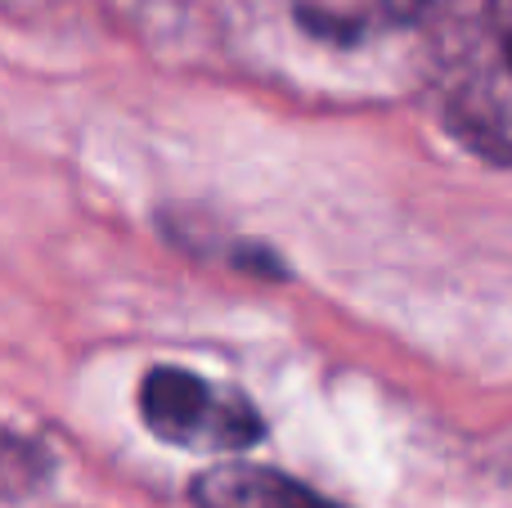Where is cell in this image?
I'll return each mask as SVG.
<instances>
[{
	"label": "cell",
	"instance_id": "obj_1",
	"mask_svg": "<svg viewBox=\"0 0 512 508\" xmlns=\"http://www.w3.org/2000/svg\"><path fill=\"white\" fill-rule=\"evenodd\" d=\"M135 410L153 437L176 450H203V455L225 450L230 455V450H252L265 441V419L248 396L194 369L153 365L140 378Z\"/></svg>",
	"mask_w": 512,
	"mask_h": 508
},
{
	"label": "cell",
	"instance_id": "obj_2",
	"mask_svg": "<svg viewBox=\"0 0 512 508\" xmlns=\"http://www.w3.org/2000/svg\"><path fill=\"white\" fill-rule=\"evenodd\" d=\"M189 500L194 508H342L310 491L306 482L279 473V468H252V464H230V468H207L189 482Z\"/></svg>",
	"mask_w": 512,
	"mask_h": 508
},
{
	"label": "cell",
	"instance_id": "obj_3",
	"mask_svg": "<svg viewBox=\"0 0 512 508\" xmlns=\"http://www.w3.org/2000/svg\"><path fill=\"white\" fill-rule=\"evenodd\" d=\"M432 9V0H297L292 18L319 41L351 45L382 27H409Z\"/></svg>",
	"mask_w": 512,
	"mask_h": 508
},
{
	"label": "cell",
	"instance_id": "obj_5",
	"mask_svg": "<svg viewBox=\"0 0 512 508\" xmlns=\"http://www.w3.org/2000/svg\"><path fill=\"white\" fill-rule=\"evenodd\" d=\"M230 266L243 270V275H256V279H288L292 275V270L279 261V252L265 248V243H234Z\"/></svg>",
	"mask_w": 512,
	"mask_h": 508
},
{
	"label": "cell",
	"instance_id": "obj_4",
	"mask_svg": "<svg viewBox=\"0 0 512 508\" xmlns=\"http://www.w3.org/2000/svg\"><path fill=\"white\" fill-rule=\"evenodd\" d=\"M50 482H54L50 446L0 423V504L36 500Z\"/></svg>",
	"mask_w": 512,
	"mask_h": 508
}]
</instances>
